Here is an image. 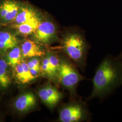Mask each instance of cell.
<instances>
[{
    "label": "cell",
    "instance_id": "cell-4",
    "mask_svg": "<svg viewBox=\"0 0 122 122\" xmlns=\"http://www.w3.org/2000/svg\"><path fill=\"white\" fill-rule=\"evenodd\" d=\"M89 118V113L85 105L80 102H73L66 105L59 114V119L62 122H80Z\"/></svg>",
    "mask_w": 122,
    "mask_h": 122
},
{
    "label": "cell",
    "instance_id": "cell-7",
    "mask_svg": "<svg viewBox=\"0 0 122 122\" xmlns=\"http://www.w3.org/2000/svg\"><path fill=\"white\" fill-rule=\"evenodd\" d=\"M42 20V16L39 13L26 22L17 25H10V27L14 29L18 35L27 37L36 30Z\"/></svg>",
    "mask_w": 122,
    "mask_h": 122
},
{
    "label": "cell",
    "instance_id": "cell-13",
    "mask_svg": "<svg viewBox=\"0 0 122 122\" xmlns=\"http://www.w3.org/2000/svg\"><path fill=\"white\" fill-rule=\"evenodd\" d=\"M13 68L15 77L19 82L27 84L35 79L31 74L27 62L25 61L21 60Z\"/></svg>",
    "mask_w": 122,
    "mask_h": 122
},
{
    "label": "cell",
    "instance_id": "cell-14",
    "mask_svg": "<svg viewBox=\"0 0 122 122\" xmlns=\"http://www.w3.org/2000/svg\"><path fill=\"white\" fill-rule=\"evenodd\" d=\"M6 61L0 59V86L6 89L11 83V79Z\"/></svg>",
    "mask_w": 122,
    "mask_h": 122
},
{
    "label": "cell",
    "instance_id": "cell-19",
    "mask_svg": "<svg viewBox=\"0 0 122 122\" xmlns=\"http://www.w3.org/2000/svg\"></svg>",
    "mask_w": 122,
    "mask_h": 122
},
{
    "label": "cell",
    "instance_id": "cell-6",
    "mask_svg": "<svg viewBox=\"0 0 122 122\" xmlns=\"http://www.w3.org/2000/svg\"><path fill=\"white\" fill-rule=\"evenodd\" d=\"M22 3L19 0H0V24L8 25L12 22Z\"/></svg>",
    "mask_w": 122,
    "mask_h": 122
},
{
    "label": "cell",
    "instance_id": "cell-15",
    "mask_svg": "<svg viewBox=\"0 0 122 122\" xmlns=\"http://www.w3.org/2000/svg\"><path fill=\"white\" fill-rule=\"evenodd\" d=\"M22 52L20 47L16 46L11 49L6 57V62L8 65L14 67L22 60Z\"/></svg>",
    "mask_w": 122,
    "mask_h": 122
},
{
    "label": "cell",
    "instance_id": "cell-1",
    "mask_svg": "<svg viewBox=\"0 0 122 122\" xmlns=\"http://www.w3.org/2000/svg\"><path fill=\"white\" fill-rule=\"evenodd\" d=\"M93 90L88 98L103 99L122 85V60L108 54L96 68Z\"/></svg>",
    "mask_w": 122,
    "mask_h": 122
},
{
    "label": "cell",
    "instance_id": "cell-8",
    "mask_svg": "<svg viewBox=\"0 0 122 122\" xmlns=\"http://www.w3.org/2000/svg\"><path fill=\"white\" fill-rule=\"evenodd\" d=\"M39 96L45 104L52 107L61 100L62 94L55 88L48 85L39 90Z\"/></svg>",
    "mask_w": 122,
    "mask_h": 122
},
{
    "label": "cell",
    "instance_id": "cell-11",
    "mask_svg": "<svg viewBox=\"0 0 122 122\" xmlns=\"http://www.w3.org/2000/svg\"><path fill=\"white\" fill-rule=\"evenodd\" d=\"M20 48L22 58L40 57L44 54L39 44L31 39L25 40L21 44Z\"/></svg>",
    "mask_w": 122,
    "mask_h": 122
},
{
    "label": "cell",
    "instance_id": "cell-16",
    "mask_svg": "<svg viewBox=\"0 0 122 122\" xmlns=\"http://www.w3.org/2000/svg\"><path fill=\"white\" fill-rule=\"evenodd\" d=\"M48 58L53 76H57L60 61L58 58L54 55H48Z\"/></svg>",
    "mask_w": 122,
    "mask_h": 122
},
{
    "label": "cell",
    "instance_id": "cell-5",
    "mask_svg": "<svg viewBox=\"0 0 122 122\" xmlns=\"http://www.w3.org/2000/svg\"><path fill=\"white\" fill-rule=\"evenodd\" d=\"M32 39L39 44H49L56 38V29L49 20H42L31 35Z\"/></svg>",
    "mask_w": 122,
    "mask_h": 122
},
{
    "label": "cell",
    "instance_id": "cell-12",
    "mask_svg": "<svg viewBox=\"0 0 122 122\" xmlns=\"http://www.w3.org/2000/svg\"><path fill=\"white\" fill-rule=\"evenodd\" d=\"M19 39L12 32L5 30H0V51L5 52L18 46Z\"/></svg>",
    "mask_w": 122,
    "mask_h": 122
},
{
    "label": "cell",
    "instance_id": "cell-2",
    "mask_svg": "<svg viewBox=\"0 0 122 122\" xmlns=\"http://www.w3.org/2000/svg\"><path fill=\"white\" fill-rule=\"evenodd\" d=\"M88 44L82 33L76 30L67 32L62 42V48L67 56L78 65H85Z\"/></svg>",
    "mask_w": 122,
    "mask_h": 122
},
{
    "label": "cell",
    "instance_id": "cell-17",
    "mask_svg": "<svg viewBox=\"0 0 122 122\" xmlns=\"http://www.w3.org/2000/svg\"><path fill=\"white\" fill-rule=\"evenodd\" d=\"M40 69L42 70L44 74H47L49 76H53L48 55L45 57L43 59L42 64L41 65Z\"/></svg>",
    "mask_w": 122,
    "mask_h": 122
},
{
    "label": "cell",
    "instance_id": "cell-18",
    "mask_svg": "<svg viewBox=\"0 0 122 122\" xmlns=\"http://www.w3.org/2000/svg\"><path fill=\"white\" fill-rule=\"evenodd\" d=\"M27 64L30 69L37 68L41 70L40 61L37 58V57H31L30 60L27 62Z\"/></svg>",
    "mask_w": 122,
    "mask_h": 122
},
{
    "label": "cell",
    "instance_id": "cell-10",
    "mask_svg": "<svg viewBox=\"0 0 122 122\" xmlns=\"http://www.w3.org/2000/svg\"><path fill=\"white\" fill-rule=\"evenodd\" d=\"M36 104V98L33 93L26 92L19 96L15 102V109L20 112H25Z\"/></svg>",
    "mask_w": 122,
    "mask_h": 122
},
{
    "label": "cell",
    "instance_id": "cell-3",
    "mask_svg": "<svg viewBox=\"0 0 122 122\" xmlns=\"http://www.w3.org/2000/svg\"><path fill=\"white\" fill-rule=\"evenodd\" d=\"M57 77L61 85L71 94H74L76 86L84 78L74 66L67 60L60 61Z\"/></svg>",
    "mask_w": 122,
    "mask_h": 122
},
{
    "label": "cell",
    "instance_id": "cell-9",
    "mask_svg": "<svg viewBox=\"0 0 122 122\" xmlns=\"http://www.w3.org/2000/svg\"><path fill=\"white\" fill-rule=\"evenodd\" d=\"M39 14V11L27 3L23 2L17 15L10 25H17L26 22Z\"/></svg>",
    "mask_w": 122,
    "mask_h": 122
}]
</instances>
